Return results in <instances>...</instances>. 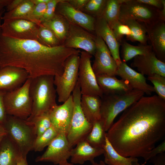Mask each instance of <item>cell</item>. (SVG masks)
Instances as JSON below:
<instances>
[{
	"mask_svg": "<svg viewBox=\"0 0 165 165\" xmlns=\"http://www.w3.org/2000/svg\"><path fill=\"white\" fill-rule=\"evenodd\" d=\"M85 10L95 16V17L101 16L103 10L99 8L92 1L89 0L84 8Z\"/></svg>",
	"mask_w": 165,
	"mask_h": 165,
	"instance_id": "41",
	"label": "cell"
},
{
	"mask_svg": "<svg viewBox=\"0 0 165 165\" xmlns=\"http://www.w3.org/2000/svg\"><path fill=\"white\" fill-rule=\"evenodd\" d=\"M71 147L68 142L66 135L58 134L48 146L45 152L38 156L36 162H50L54 164L67 161L70 157Z\"/></svg>",
	"mask_w": 165,
	"mask_h": 165,
	"instance_id": "14",
	"label": "cell"
},
{
	"mask_svg": "<svg viewBox=\"0 0 165 165\" xmlns=\"http://www.w3.org/2000/svg\"><path fill=\"white\" fill-rule=\"evenodd\" d=\"M98 84L103 95L121 94L133 90L128 82L116 76L106 75L96 76Z\"/></svg>",
	"mask_w": 165,
	"mask_h": 165,
	"instance_id": "23",
	"label": "cell"
},
{
	"mask_svg": "<svg viewBox=\"0 0 165 165\" xmlns=\"http://www.w3.org/2000/svg\"><path fill=\"white\" fill-rule=\"evenodd\" d=\"M24 0H11L10 2L6 6L7 12L11 11L18 6Z\"/></svg>",
	"mask_w": 165,
	"mask_h": 165,
	"instance_id": "46",
	"label": "cell"
},
{
	"mask_svg": "<svg viewBox=\"0 0 165 165\" xmlns=\"http://www.w3.org/2000/svg\"><path fill=\"white\" fill-rule=\"evenodd\" d=\"M33 3L35 5L42 3H47L50 0H32Z\"/></svg>",
	"mask_w": 165,
	"mask_h": 165,
	"instance_id": "51",
	"label": "cell"
},
{
	"mask_svg": "<svg viewBox=\"0 0 165 165\" xmlns=\"http://www.w3.org/2000/svg\"><path fill=\"white\" fill-rule=\"evenodd\" d=\"M145 94L135 90L124 93L103 95L101 97V120L105 130L108 131L116 116L139 100Z\"/></svg>",
	"mask_w": 165,
	"mask_h": 165,
	"instance_id": "4",
	"label": "cell"
},
{
	"mask_svg": "<svg viewBox=\"0 0 165 165\" xmlns=\"http://www.w3.org/2000/svg\"><path fill=\"white\" fill-rule=\"evenodd\" d=\"M37 41L49 47H54L62 45L55 34L41 24L39 26Z\"/></svg>",
	"mask_w": 165,
	"mask_h": 165,
	"instance_id": "33",
	"label": "cell"
},
{
	"mask_svg": "<svg viewBox=\"0 0 165 165\" xmlns=\"http://www.w3.org/2000/svg\"><path fill=\"white\" fill-rule=\"evenodd\" d=\"M94 32L107 46L118 67L122 62L119 54L121 44L117 40L107 22L101 16L95 17Z\"/></svg>",
	"mask_w": 165,
	"mask_h": 165,
	"instance_id": "20",
	"label": "cell"
},
{
	"mask_svg": "<svg viewBox=\"0 0 165 165\" xmlns=\"http://www.w3.org/2000/svg\"><path fill=\"white\" fill-rule=\"evenodd\" d=\"M7 135L19 149L23 158L33 150L36 138L34 126L26 120L7 115L3 124Z\"/></svg>",
	"mask_w": 165,
	"mask_h": 165,
	"instance_id": "5",
	"label": "cell"
},
{
	"mask_svg": "<svg viewBox=\"0 0 165 165\" xmlns=\"http://www.w3.org/2000/svg\"><path fill=\"white\" fill-rule=\"evenodd\" d=\"M76 145L71 151V163L73 164H83L88 161L92 163L94 162L95 157L104 153L103 148L93 147L85 140L79 142Z\"/></svg>",
	"mask_w": 165,
	"mask_h": 165,
	"instance_id": "22",
	"label": "cell"
},
{
	"mask_svg": "<svg viewBox=\"0 0 165 165\" xmlns=\"http://www.w3.org/2000/svg\"><path fill=\"white\" fill-rule=\"evenodd\" d=\"M31 124L34 126L35 133L36 137H39L52 126L49 112L44 113L39 116Z\"/></svg>",
	"mask_w": 165,
	"mask_h": 165,
	"instance_id": "35",
	"label": "cell"
},
{
	"mask_svg": "<svg viewBox=\"0 0 165 165\" xmlns=\"http://www.w3.org/2000/svg\"><path fill=\"white\" fill-rule=\"evenodd\" d=\"M39 25L31 21L21 19L3 20L1 25L3 36L20 40L37 41Z\"/></svg>",
	"mask_w": 165,
	"mask_h": 165,
	"instance_id": "11",
	"label": "cell"
},
{
	"mask_svg": "<svg viewBox=\"0 0 165 165\" xmlns=\"http://www.w3.org/2000/svg\"><path fill=\"white\" fill-rule=\"evenodd\" d=\"M110 27L112 29L116 38L120 44L124 36H126L127 38L131 34V31L129 27L122 23L119 20Z\"/></svg>",
	"mask_w": 165,
	"mask_h": 165,
	"instance_id": "37",
	"label": "cell"
},
{
	"mask_svg": "<svg viewBox=\"0 0 165 165\" xmlns=\"http://www.w3.org/2000/svg\"><path fill=\"white\" fill-rule=\"evenodd\" d=\"M139 2L150 6L160 10L163 7L162 0H136Z\"/></svg>",
	"mask_w": 165,
	"mask_h": 165,
	"instance_id": "43",
	"label": "cell"
},
{
	"mask_svg": "<svg viewBox=\"0 0 165 165\" xmlns=\"http://www.w3.org/2000/svg\"><path fill=\"white\" fill-rule=\"evenodd\" d=\"M130 66L136 68L139 73L144 75L157 74L165 77V63L159 60L153 51L135 57Z\"/></svg>",
	"mask_w": 165,
	"mask_h": 165,
	"instance_id": "19",
	"label": "cell"
},
{
	"mask_svg": "<svg viewBox=\"0 0 165 165\" xmlns=\"http://www.w3.org/2000/svg\"><path fill=\"white\" fill-rule=\"evenodd\" d=\"M80 53L78 81L82 95H97L101 97L103 94L91 64L92 55L83 51Z\"/></svg>",
	"mask_w": 165,
	"mask_h": 165,
	"instance_id": "10",
	"label": "cell"
},
{
	"mask_svg": "<svg viewBox=\"0 0 165 165\" xmlns=\"http://www.w3.org/2000/svg\"><path fill=\"white\" fill-rule=\"evenodd\" d=\"M11 0H0V11L6 7L11 2Z\"/></svg>",
	"mask_w": 165,
	"mask_h": 165,
	"instance_id": "49",
	"label": "cell"
},
{
	"mask_svg": "<svg viewBox=\"0 0 165 165\" xmlns=\"http://www.w3.org/2000/svg\"><path fill=\"white\" fill-rule=\"evenodd\" d=\"M73 111V102L71 95L62 105H57L49 112L52 126L59 134L67 135Z\"/></svg>",
	"mask_w": 165,
	"mask_h": 165,
	"instance_id": "16",
	"label": "cell"
},
{
	"mask_svg": "<svg viewBox=\"0 0 165 165\" xmlns=\"http://www.w3.org/2000/svg\"><path fill=\"white\" fill-rule=\"evenodd\" d=\"M96 50L92 65L96 76L106 75L116 76L118 66L105 43L99 36L95 35Z\"/></svg>",
	"mask_w": 165,
	"mask_h": 165,
	"instance_id": "12",
	"label": "cell"
},
{
	"mask_svg": "<svg viewBox=\"0 0 165 165\" xmlns=\"http://www.w3.org/2000/svg\"><path fill=\"white\" fill-rule=\"evenodd\" d=\"M116 75L126 81L133 90H140L148 95L155 92L153 87L148 84L144 75L129 67L122 61L118 67Z\"/></svg>",
	"mask_w": 165,
	"mask_h": 165,
	"instance_id": "21",
	"label": "cell"
},
{
	"mask_svg": "<svg viewBox=\"0 0 165 165\" xmlns=\"http://www.w3.org/2000/svg\"><path fill=\"white\" fill-rule=\"evenodd\" d=\"M81 51L64 45L54 47L33 40L0 37V68L11 66L22 68L29 78L42 75H61L65 63L71 55Z\"/></svg>",
	"mask_w": 165,
	"mask_h": 165,
	"instance_id": "2",
	"label": "cell"
},
{
	"mask_svg": "<svg viewBox=\"0 0 165 165\" xmlns=\"http://www.w3.org/2000/svg\"><path fill=\"white\" fill-rule=\"evenodd\" d=\"M41 24L50 29L63 44L68 34L70 26L69 23L64 17L55 13L51 19Z\"/></svg>",
	"mask_w": 165,
	"mask_h": 165,
	"instance_id": "27",
	"label": "cell"
},
{
	"mask_svg": "<svg viewBox=\"0 0 165 165\" xmlns=\"http://www.w3.org/2000/svg\"><path fill=\"white\" fill-rule=\"evenodd\" d=\"M128 26L131 34L127 39L131 42L138 41L140 43L146 45L148 40L145 26L143 24L133 19H126L120 21Z\"/></svg>",
	"mask_w": 165,
	"mask_h": 165,
	"instance_id": "29",
	"label": "cell"
},
{
	"mask_svg": "<svg viewBox=\"0 0 165 165\" xmlns=\"http://www.w3.org/2000/svg\"><path fill=\"white\" fill-rule=\"evenodd\" d=\"M6 92L0 90V123L3 125L6 120L7 115L4 101V96Z\"/></svg>",
	"mask_w": 165,
	"mask_h": 165,
	"instance_id": "42",
	"label": "cell"
},
{
	"mask_svg": "<svg viewBox=\"0 0 165 165\" xmlns=\"http://www.w3.org/2000/svg\"><path fill=\"white\" fill-rule=\"evenodd\" d=\"M35 5L32 0H24L14 9L5 13L2 19H21L30 20V17Z\"/></svg>",
	"mask_w": 165,
	"mask_h": 165,
	"instance_id": "31",
	"label": "cell"
},
{
	"mask_svg": "<svg viewBox=\"0 0 165 165\" xmlns=\"http://www.w3.org/2000/svg\"><path fill=\"white\" fill-rule=\"evenodd\" d=\"M72 95L73 111L66 137L70 146L72 148L79 142L85 139L92 130L93 124L88 121L82 110L80 105L82 94L78 81Z\"/></svg>",
	"mask_w": 165,
	"mask_h": 165,
	"instance_id": "6",
	"label": "cell"
},
{
	"mask_svg": "<svg viewBox=\"0 0 165 165\" xmlns=\"http://www.w3.org/2000/svg\"><path fill=\"white\" fill-rule=\"evenodd\" d=\"M59 165H74V164L68 163L67 161H66L60 163Z\"/></svg>",
	"mask_w": 165,
	"mask_h": 165,
	"instance_id": "54",
	"label": "cell"
},
{
	"mask_svg": "<svg viewBox=\"0 0 165 165\" xmlns=\"http://www.w3.org/2000/svg\"><path fill=\"white\" fill-rule=\"evenodd\" d=\"M125 157H143L165 138V101L157 95L141 98L123 112L106 133Z\"/></svg>",
	"mask_w": 165,
	"mask_h": 165,
	"instance_id": "1",
	"label": "cell"
},
{
	"mask_svg": "<svg viewBox=\"0 0 165 165\" xmlns=\"http://www.w3.org/2000/svg\"><path fill=\"white\" fill-rule=\"evenodd\" d=\"M67 1L74 8L80 11L84 8L89 0H68Z\"/></svg>",
	"mask_w": 165,
	"mask_h": 165,
	"instance_id": "44",
	"label": "cell"
},
{
	"mask_svg": "<svg viewBox=\"0 0 165 165\" xmlns=\"http://www.w3.org/2000/svg\"><path fill=\"white\" fill-rule=\"evenodd\" d=\"M30 79L29 92L32 108L30 116L26 120L31 123L39 116L49 112L57 104L54 76L42 75Z\"/></svg>",
	"mask_w": 165,
	"mask_h": 165,
	"instance_id": "3",
	"label": "cell"
},
{
	"mask_svg": "<svg viewBox=\"0 0 165 165\" xmlns=\"http://www.w3.org/2000/svg\"><path fill=\"white\" fill-rule=\"evenodd\" d=\"M163 7L160 10V20L165 21V0H162Z\"/></svg>",
	"mask_w": 165,
	"mask_h": 165,
	"instance_id": "48",
	"label": "cell"
},
{
	"mask_svg": "<svg viewBox=\"0 0 165 165\" xmlns=\"http://www.w3.org/2000/svg\"><path fill=\"white\" fill-rule=\"evenodd\" d=\"M150 162L154 165H165V153L158 155L151 158Z\"/></svg>",
	"mask_w": 165,
	"mask_h": 165,
	"instance_id": "45",
	"label": "cell"
},
{
	"mask_svg": "<svg viewBox=\"0 0 165 165\" xmlns=\"http://www.w3.org/2000/svg\"><path fill=\"white\" fill-rule=\"evenodd\" d=\"M91 165H106L104 161L101 160L99 163H97L95 162L92 163Z\"/></svg>",
	"mask_w": 165,
	"mask_h": 165,
	"instance_id": "53",
	"label": "cell"
},
{
	"mask_svg": "<svg viewBox=\"0 0 165 165\" xmlns=\"http://www.w3.org/2000/svg\"><path fill=\"white\" fill-rule=\"evenodd\" d=\"M22 157L19 148L7 135L0 145V165H17Z\"/></svg>",
	"mask_w": 165,
	"mask_h": 165,
	"instance_id": "24",
	"label": "cell"
},
{
	"mask_svg": "<svg viewBox=\"0 0 165 165\" xmlns=\"http://www.w3.org/2000/svg\"><path fill=\"white\" fill-rule=\"evenodd\" d=\"M79 61V53L71 55L66 61L62 74L54 76V83L59 102L64 103L68 98L76 85Z\"/></svg>",
	"mask_w": 165,
	"mask_h": 165,
	"instance_id": "8",
	"label": "cell"
},
{
	"mask_svg": "<svg viewBox=\"0 0 165 165\" xmlns=\"http://www.w3.org/2000/svg\"><path fill=\"white\" fill-rule=\"evenodd\" d=\"M82 110L88 121L92 123L101 119V97L97 95H82Z\"/></svg>",
	"mask_w": 165,
	"mask_h": 165,
	"instance_id": "25",
	"label": "cell"
},
{
	"mask_svg": "<svg viewBox=\"0 0 165 165\" xmlns=\"http://www.w3.org/2000/svg\"><path fill=\"white\" fill-rule=\"evenodd\" d=\"M105 159L104 162L108 165H140L137 158L125 157L118 153L114 149L107 137L106 142L103 148Z\"/></svg>",
	"mask_w": 165,
	"mask_h": 165,
	"instance_id": "26",
	"label": "cell"
},
{
	"mask_svg": "<svg viewBox=\"0 0 165 165\" xmlns=\"http://www.w3.org/2000/svg\"><path fill=\"white\" fill-rule=\"evenodd\" d=\"M29 78L24 70L6 66L0 68V90L8 92L22 86Z\"/></svg>",
	"mask_w": 165,
	"mask_h": 165,
	"instance_id": "18",
	"label": "cell"
},
{
	"mask_svg": "<svg viewBox=\"0 0 165 165\" xmlns=\"http://www.w3.org/2000/svg\"><path fill=\"white\" fill-rule=\"evenodd\" d=\"M47 7V3H42L35 5L30 17V20L38 25L40 20L44 14Z\"/></svg>",
	"mask_w": 165,
	"mask_h": 165,
	"instance_id": "38",
	"label": "cell"
},
{
	"mask_svg": "<svg viewBox=\"0 0 165 165\" xmlns=\"http://www.w3.org/2000/svg\"><path fill=\"white\" fill-rule=\"evenodd\" d=\"M148 79L153 85V88L157 96L165 101V77L157 74L148 76Z\"/></svg>",
	"mask_w": 165,
	"mask_h": 165,
	"instance_id": "36",
	"label": "cell"
},
{
	"mask_svg": "<svg viewBox=\"0 0 165 165\" xmlns=\"http://www.w3.org/2000/svg\"><path fill=\"white\" fill-rule=\"evenodd\" d=\"M58 133L52 126L44 133L37 137L34 142L33 150L35 152H41L48 146L57 136Z\"/></svg>",
	"mask_w": 165,
	"mask_h": 165,
	"instance_id": "34",
	"label": "cell"
},
{
	"mask_svg": "<svg viewBox=\"0 0 165 165\" xmlns=\"http://www.w3.org/2000/svg\"><path fill=\"white\" fill-rule=\"evenodd\" d=\"M92 124V130L85 140L93 147L103 148L106 139V133L103 123L100 119L95 121Z\"/></svg>",
	"mask_w": 165,
	"mask_h": 165,
	"instance_id": "30",
	"label": "cell"
},
{
	"mask_svg": "<svg viewBox=\"0 0 165 165\" xmlns=\"http://www.w3.org/2000/svg\"><path fill=\"white\" fill-rule=\"evenodd\" d=\"M123 0H107L101 16L110 27L119 20L121 6Z\"/></svg>",
	"mask_w": 165,
	"mask_h": 165,
	"instance_id": "32",
	"label": "cell"
},
{
	"mask_svg": "<svg viewBox=\"0 0 165 165\" xmlns=\"http://www.w3.org/2000/svg\"><path fill=\"white\" fill-rule=\"evenodd\" d=\"M165 151V140L159 145L146 153L142 157L145 162L143 165H145L147 161L151 158L158 154L163 153Z\"/></svg>",
	"mask_w": 165,
	"mask_h": 165,
	"instance_id": "40",
	"label": "cell"
},
{
	"mask_svg": "<svg viewBox=\"0 0 165 165\" xmlns=\"http://www.w3.org/2000/svg\"><path fill=\"white\" fill-rule=\"evenodd\" d=\"M61 1V0H50L47 3L46 11L40 20L41 24L48 20L54 16L55 14L57 5Z\"/></svg>",
	"mask_w": 165,
	"mask_h": 165,
	"instance_id": "39",
	"label": "cell"
},
{
	"mask_svg": "<svg viewBox=\"0 0 165 165\" xmlns=\"http://www.w3.org/2000/svg\"><path fill=\"white\" fill-rule=\"evenodd\" d=\"M5 11V9H3L2 10L0 11V37L1 34V25L2 24L1 21L2 19V17Z\"/></svg>",
	"mask_w": 165,
	"mask_h": 165,
	"instance_id": "52",
	"label": "cell"
},
{
	"mask_svg": "<svg viewBox=\"0 0 165 165\" xmlns=\"http://www.w3.org/2000/svg\"><path fill=\"white\" fill-rule=\"evenodd\" d=\"M121 45L122 61L125 63L137 56L146 55L153 51L151 45L140 43L135 46L123 41H122Z\"/></svg>",
	"mask_w": 165,
	"mask_h": 165,
	"instance_id": "28",
	"label": "cell"
},
{
	"mask_svg": "<svg viewBox=\"0 0 165 165\" xmlns=\"http://www.w3.org/2000/svg\"><path fill=\"white\" fill-rule=\"evenodd\" d=\"M95 35L82 28L70 24L67 36L63 45L68 48L81 49L94 56L96 50Z\"/></svg>",
	"mask_w": 165,
	"mask_h": 165,
	"instance_id": "13",
	"label": "cell"
},
{
	"mask_svg": "<svg viewBox=\"0 0 165 165\" xmlns=\"http://www.w3.org/2000/svg\"><path fill=\"white\" fill-rule=\"evenodd\" d=\"M17 165H28L26 158L22 157L18 162Z\"/></svg>",
	"mask_w": 165,
	"mask_h": 165,
	"instance_id": "50",
	"label": "cell"
},
{
	"mask_svg": "<svg viewBox=\"0 0 165 165\" xmlns=\"http://www.w3.org/2000/svg\"><path fill=\"white\" fill-rule=\"evenodd\" d=\"M55 13L63 16L70 24L80 26L89 32H94L95 18L75 9L67 0H61L57 4Z\"/></svg>",
	"mask_w": 165,
	"mask_h": 165,
	"instance_id": "15",
	"label": "cell"
},
{
	"mask_svg": "<svg viewBox=\"0 0 165 165\" xmlns=\"http://www.w3.org/2000/svg\"><path fill=\"white\" fill-rule=\"evenodd\" d=\"M144 24L153 52L159 60L165 63V21L159 20Z\"/></svg>",
	"mask_w": 165,
	"mask_h": 165,
	"instance_id": "17",
	"label": "cell"
},
{
	"mask_svg": "<svg viewBox=\"0 0 165 165\" xmlns=\"http://www.w3.org/2000/svg\"><path fill=\"white\" fill-rule=\"evenodd\" d=\"M160 10L136 0H123L119 20L133 19L145 24H150L160 20Z\"/></svg>",
	"mask_w": 165,
	"mask_h": 165,
	"instance_id": "9",
	"label": "cell"
},
{
	"mask_svg": "<svg viewBox=\"0 0 165 165\" xmlns=\"http://www.w3.org/2000/svg\"><path fill=\"white\" fill-rule=\"evenodd\" d=\"M7 135V133L3 125L0 123V145L4 138Z\"/></svg>",
	"mask_w": 165,
	"mask_h": 165,
	"instance_id": "47",
	"label": "cell"
},
{
	"mask_svg": "<svg viewBox=\"0 0 165 165\" xmlns=\"http://www.w3.org/2000/svg\"><path fill=\"white\" fill-rule=\"evenodd\" d=\"M31 79L29 78L20 87L7 92L4 98V104L7 115L26 120L32 111V102L29 88Z\"/></svg>",
	"mask_w": 165,
	"mask_h": 165,
	"instance_id": "7",
	"label": "cell"
}]
</instances>
